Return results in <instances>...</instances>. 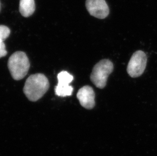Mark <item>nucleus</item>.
Instances as JSON below:
<instances>
[{
    "label": "nucleus",
    "instance_id": "39448f33",
    "mask_svg": "<svg viewBox=\"0 0 157 156\" xmlns=\"http://www.w3.org/2000/svg\"><path fill=\"white\" fill-rule=\"evenodd\" d=\"M73 76L66 71H62L58 74V84L55 88L56 95L66 97L71 95L73 88L69 84L73 80Z\"/></svg>",
    "mask_w": 157,
    "mask_h": 156
},
{
    "label": "nucleus",
    "instance_id": "1a4fd4ad",
    "mask_svg": "<svg viewBox=\"0 0 157 156\" xmlns=\"http://www.w3.org/2000/svg\"><path fill=\"white\" fill-rule=\"evenodd\" d=\"M10 30L5 25H0V58L6 56L7 53L5 44V40L9 37Z\"/></svg>",
    "mask_w": 157,
    "mask_h": 156
},
{
    "label": "nucleus",
    "instance_id": "0eeeda50",
    "mask_svg": "<svg viewBox=\"0 0 157 156\" xmlns=\"http://www.w3.org/2000/svg\"><path fill=\"white\" fill-rule=\"evenodd\" d=\"M77 97L80 105L85 109L91 110L95 106V92L90 86H85L80 88L77 92Z\"/></svg>",
    "mask_w": 157,
    "mask_h": 156
},
{
    "label": "nucleus",
    "instance_id": "423d86ee",
    "mask_svg": "<svg viewBox=\"0 0 157 156\" xmlns=\"http://www.w3.org/2000/svg\"><path fill=\"white\" fill-rule=\"evenodd\" d=\"M86 6L90 15L99 19H104L109 13L105 0H86Z\"/></svg>",
    "mask_w": 157,
    "mask_h": 156
},
{
    "label": "nucleus",
    "instance_id": "6e6552de",
    "mask_svg": "<svg viewBox=\"0 0 157 156\" xmlns=\"http://www.w3.org/2000/svg\"><path fill=\"white\" fill-rule=\"evenodd\" d=\"M19 12L25 17L31 16L35 10L34 0H20Z\"/></svg>",
    "mask_w": 157,
    "mask_h": 156
},
{
    "label": "nucleus",
    "instance_id": "9d476101",
    "mask_svg": "<svg viewBox=\"0 0 157 156\" xmlns=\"http://www.w3.org/2000/svg\"><path fill=\"white\" fill-rule=\"evenodd\" d=\"M1 2H0V11H1Z\"/></svg>",
    "mask_w": 157,
    "mask_h": 156
},
{
    "label": "nucleus",
    "instance_id": "7ed1b4c3",
    "mask_svg": "<svg viewBox=\"0 0 157 156\" xmlns=\"http://www.w3.org/2000/svg\"><path fill=\"white\" fill-rule=\"evenodd\" d=\"M113 70V62L108 59H103L95 65L90 75L92 83L100 89L104 88L110 74Z\"/></svg>",
    "mask_w": 157,
    "mask_h": 156
},
{
    "label": "nucleus",
    "instance_id": "f03ea898",
    "mask_svg": "<svg viewBox=\"0 0 157 156\" xmlns=\"http://www.w3.org/2000/svg\"><path fill=\"white\" fill-rule=\"evenodd\" d=\"M30 66L28 58L24 52L14 53L9 58L8 62V67L11 76L15 80H20L25 77Z\"/></svg>",
    "mask_w": 157,
    "mask_h": 156
},
{
    "label": "nucleus",
    "instance_id": "f257e3e1",
    "mask_svg": "<svg viewBox=\"0 0 157 156\" xmlns=\"http://www.w3.org/2000/svg\"><path fill=\"white\" fill-rule=\"evenodd\" d=\"M48 78L42 74L30 76L25 81L24 92L32 102H36L41 98L49 88Z\"/></svg>",
    "mask_w": 157,
    "mask_h": 156
},
{
    "label": "nucleus",
    "instance_id": "20e7f679",
    "mask_svg": "<svg viewBox=\"0 0 157 156\" xmlns=\"http://www.w3.org/2000/svg\"><path fill=\"white\" fill-rule=\"evenodd\" d=\"M147 57L144 52L139 50L132 55L128 65L127 72L132 78L140 77L145 70Z\"/></svg>",
    "mask_w": 157,
    "mask_h": 156
}]
</instances>
